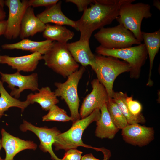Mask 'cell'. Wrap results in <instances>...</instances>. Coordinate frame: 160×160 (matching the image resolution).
Returning a JSON list of instances; mask_svg holds the SVG:
<instances>
[{
	"instance_id": "obj_1",
	"label": "cell",
	"mask_w": 160,
	"mask_h": 160,
	"mask_svg": "<svg viewBox=\"0 0 160 160\" xmlns=\"http://www.w3.org/2000/svg\"><path fill=\"white\" fill-rule=\"evenodd\" d=\"M127 0H94L90 6L76 21L80 39L89 41L95 31L111 24L119 16L121 5Z\"/></svg>"
},
{
	"instance_id": "obj_2",
	"label": "cell",
	"mask_w": 160,
	"mask_h": 160,
	"mask_svg": "<svg viewBox=\"0 0 160 160\" xmlns=\"http://www.w3.org/2000/svg\"><path fill=\"white\" fill-rule=\"evenodd\" d=\"M135 0H127L120 6L119 16L116 19L119 23L130 31L136 39L142 42L143 39L141 31L142 21L144 18H151V6L142 2L133 3Z\"/></svg>"
},
{
	"instance_id": "obj_3",
	"label": "cell",
	"mask_w": 160,
	"mask_h": 160,
	"mask_svg": "<svg viewBox=\"0 0 160 160\" xmlns=\"http://www.w3.org/2000/svg\"><path fill=\"white\" fill-rule=\"evenodd\" d=\"M100 109H96L87 117L79 119L73 124L66 131L59 134L56 137L53 145L55 150L63 149L66 151L72 148H76L79 146L92 148L100 151L103 153L105 149L93 148L83 143L82 136L84 131L92 122L96 121L100 118Z\"/></svg>"
},
{
	"instance_id": "obj_4",
	"label": "cell",
	"mask_w": 160,
	"mask_h": 160,
	"mask_svg": "<svg viewBox=\"0 0 160 160\" xmlns=\"http://www.w3.org/2000/svg\"><path fill=\"white\" fill-rule=\"evenodd\" d=\"M95 64L92 69L97 79L105 87L108 96L112 98L114 81L120 74L129 72V64L124 61L110 56L95 55Z\"/></svg>"
},
{
	"instance_id": "obj_5",
	"label": "cell",
	"mask_w": 160,
	"mask_h": 160,
	"mask_svg": "<svg viewBox=\"0 0 160 160\" xmlns=\"http://www.w3.org/2000/svg\"><path fill=\"white\" fill-rule=\"evenodd\" d=\"M95 52L98 55L121 59L128 63L131 68L129 72L131 79H137L140 76L141 69L148 57L145 44L118 49H109L101 46L97 47Z\"/></svg>"
},
{
	"instance_id": "obj_6",
	"label": "cell",
	"mask_w": 160,
	"mask_h": 160,
	"mask_svg": "<svg viewBox=\"0 0 160 160\" xmlns=\"http://www.w3.org/2000/svg\"><path fill=\"white\" fill-rule=\"evenodd\" d=\"M66 44L53 41L49 49L43 56L45 64L65 78L78 70L79 67Z\"/></svg>"
},
{
	"instance_id": "obj_7",
	"label": "cell",
	"mask_w": 160,
	"mask_h": 160,
	"mask_svg": "<svg viewBox=\"0 0 160 160\" xmlns=\"http://www.w3.org/2000/svg\"><path fill=\"white\" fill-rule=\"evenodd\" d=\"M85 71V67L81 66L69 76L65 82H55L54 84L57 87L54 91L55 95L57 97H60L68 105L73 124L80 119L79 112L80 100L77 89L79 82Z\"/></svg>"
},
{
	"instance_id": "obj_8",
	"label": "cell",
	"mask_w": 160,
	"mask_h": 160,
	"mask_svg": "<svg viewBox=\"0 0 160 160\" xmlns=\"http://www.w3.org/2000/svg\"><path fill=\"white\" fill-rule=\"evenodd\" d=\"M100 46L109 49H118L131 47L141 43L133 34L123 25L103 28L94 35Z\"/></svg>"
},
{
	"instance_id": "obj_9",
	"label": "cell",
	"mask_w": 160,
	"mask_h": 160,
	"mask_svg": "<svg viewBox=\"0 0 160 160\" xmlns=\"http://www.w3.org/2000/svg\"><path fill=\"white\" fill-rule=\"evenodd\" d=\"M0 75L2 81L6 83L7 87L11 90L10 94L15 98L18 99L24 90L29 89L34 91L39 89L37 73L25 76L17 71L13 74L4 73L0 71Z\"/></svg>"
},
{
	"instance_id": "obj_10",
	"label": "cell",
	"mask_w": 160,
	"mask_h": 160,
	"mask_svg": "<svg viewBox=\"0 0 160 160\" xmlns=\"http://www.w3.org/2000/svg\"><path fill=\"white\" fill-rule=\"evenodd\" d=\"M5 5L8 8L9 15L4 36L8 39H14L19 36L23 17L26 9L29 7V0H6Z\"/></svg>"
},
{
	"instance_id": "obj_11",
	"label": "cell",
	"mask_w": 160,
	"mask_h": 160,
	"mask_svg": "<svg viewBox=\"0 0 160 160\" xmlns=\"http://www.w3.org/2000/svg\"><path fill=\"white\" fill-rule=\"evenodd\" d=\"M91 85L92 90L84 98L80 110L81 119L87 117L96 109L100 110L110 98L105 87L97 79H93Z\"/></svg>"
},
{
	"instance_id": "obj_12",
	"label": "cell",
	"mask_w": 160,
	"mask_h": 160,
	"mask_svg": "<svg viewBox=\"0 0 160 160\" xmlns=\"http://www.w3.org/2000/svg\"><path fill=\"white\" fill-rule=\"evenodd\" d=\"M20 129L23 132L29 131L34 133L40 140L39 147L40 149L43 152H48L52 159L61 160L55 155L52 148L56 137L61 133L56 127H39L23 120V123L20 126Z\"/></svg>"
},
{
	"instance_id": "obj_13",
	"label": "cell",
	"mask_w": 160,
	"mask_h": 160,
	"mask_svg": "<svg viewBox=\"0 0 160 160\" xmlns=\"http://www.w3.org/2000/svg\"><path fill=\"white\" fill-rule=\"evenodd\" d=\"M154 133L153 127L139 124H128L121 131V135L125 142L140 147L146 146L153 141Z\"/></svg>"
},
{
	"instance_id": "obj_14",
	"label": "cell",
	"mask_w": 160,
	"mask_h": 160,
	"mask_svg": "<svg viewBox=\"0 0 160 160\" xmlns=\"http://www.w3.org/2000/svg\"><path fill=\"white\" fill-rule=\"evenodd\" d=\"M1 134L2 146L6 153L4 160H14L15 156L20 151L26 149L35 150L37 148V144L33 141L25 140L13 136L3 128Z\"/></svg>"
},
{
	"instance_id": "obj_15",
	"label": "cell",
	"mask_w": 160,
	"mask_h": 160,
	"mask_svg": "<svg viewBox=\"0 0 160 160\" xmlns=\"http://www.w3.org/2000/svg\"><path fill=\"white\" fill-rule=\"evenodd\" d=\"M42 59L43 56L38 52L16 57L0 55V64H7L19 72H31L36 69L39 60Z\"/></svg>"
},
{
	"instance_id": "obj_16",
	"label": "cell",
	"mask_w": 160,
	"mask_h": 160,
	"mask_svg": "<svg viewBox=\"0 0 160 160\" xmlns=\"http://www.w3.org/2000/svg\"><path fill=\"white\" fill-rule=\"evenodd\" d=\"M67 47L75 60L85 67L90 65L92 69L95 65V55L90 47L89 41L79 39L78 41L67 43Z\"/></svg>"
},
{
	"instance_id": "obj_17",
	"label": "cell",
	"mask_w": 160,
	"mask_h": 160,
	"mask_svg": "<svg viewBox=\"0 0 160 160\" xmlns=\"http://www.w3.org/2000/svg\"><path fill=\"white\" fill-rule=\"evenodd\" d=\"M45 27L46 24L35 15L33 8L29 6L23 17L19 36L22 40L32 37L38 33L43 32Z\"/></svg>"
},
{
	"instance_id": "obj_18",
	"label": "cell",
	"mask_w": 160,
	"mask_h": 160,
	"mask_svg": "<svg viewBox=\"0 0 160 160\" xmlns=\"http://www.w3.org/2000/svg\"><path fill=\"white\" fill-rule=\"evenodd\" d=\"M36 16L45 24L52 23L61 25H66L77 30L76 21L70 19L63 12L61 1L47 7L44 11L38 14Z\"/></svg>"
},
{
	"instance_id": "obj_19",
	"label": "cell",
	"mask_w": 160,
	"mask_h": 160,
	"mask_svg": "<svg viewBox=\"0 0 160 160\" xmlns=\"http://www.w3.org/2000/svg\"><path fill=\"white\" fill-rule=\"evenodd\" d=\"M100 116L96 121L95 136L100 138H113L119 131L113 123L107 108L106 103L100 108Z\"/></svg>"
},
{
	"instance_id": "obj_20",
	"label": "cell",
	"mask_w": 160,
	"mask_h": 160,
	"mask_svg": "<svg viewBox=\"0 0 160 160\" xmlns=\"http://www.w3.org/2000/svg\"><path fill=\"white\" fill-rule=\"evenodd\" d=\"M142 34L149 60L148 78L146 85L151 87L153 83L151 79L153 62L160 47V29L151 33L142 31Z\"/></svg>"
},
{
	"instance_id": "obj_21",
	"label": "cell",
	"mask_w": 160,
	"mask_h": 160,
	"mask_svg": "<svg viewBox=\"0 0 160 160\" xmlns=\"http://www.w3.org/2000/svg\"><path fill=\"white\" fill-rule=\"evenodd\" d=\"M52 42L53 41L47 39L42 41H35L25 39L17 43L3 44L1 47L4 49H20L32 53L38 52L42 55H44L48 51Z\"/></svg>"
},
{
	"instance_id": "obj_22",
	"label": "cell",
	"mask_w": 160,
	"mask_h": 160,
	"mask_svg": "<svg viewBox=\"0 0 160 160\" xmlns=\"http://www.w3.org/2000/svg\"><path fill=\"white\" fill-rule=\"evenodd\" d=\"M38 91V92L31 93L27 95L26 100L31 104L37 103L43 110L47 111L59 103L55 92L52 91L49 87H42Z\"/></svg>"
},
{
	"instance_id": "obj_23",
	"label": "cell",
	"mask_w": 160,
	"mask_h": 160,
	"mask_svg": "<svg viewBox=\"0 0 160 160\" xmlns=\"http://www.w3.org/2000/svg\"><path fill=\"white\" fill-rule=\"evenodd\" d=\"M42 35L47 40L66 44L73 37L74 33L65 26L48 23L46 24Z\"/></svg>"
},
{
	"instance_id": "obj_24",
	"label": "cell",
	"mask_w": 160,
	"mask_h": 160,
	"mask_svg": "<svg viewBox=\"0 0 160 160\" xmlns=\"http://www.w3.org/2000/svg\"><path fill=\"white\" fill-rule=\"evenodd\" d=\"M3 83L0 79V119L10 108L17 107L23 112L31 104L28 100L22 101L12 96L5 89Z\"/></svg>"
},
{
	"instance_id": "obj_25",
	"label": "cell",
	"mask_w": 160,
	"mask_h": 160,
	"mask_svg": "<svg viewBox=\"0 0 160 160\" xmlns=\"http://www.w3.org/2000/svg\"><path fill=\"white\" fill-rule=\"evenodd\" d=\"M127 95L126 93L121 92L114 91L112 96L119 106L121 110L126 119L128 124L144 123L146 120L142 114L135 116L129 111L125 103V99Z\"/></svg>"
},
{
	"instance_id": "obj_26",
	"label": "cell",
	"mask_w": 160,
	"mask_h": 160,
	"mask_svg": "<svg viewBox=\"0 0 160 160\" xmlns=\"http://www.w3.org/2000/svg\"><path fill=\"white\" fill-rule=\"evenodd\" d=\"M106 105L111 118L116 127L119 130L125 127L128 124L127 120L114 99L109 98Z\"/></svg>"
},
{
	"instance_id": "obj_27",
	"label": "cell",
	"mask_w": 160,
	"mask_h": 160,
	"mask_svg": "<svg viewBox=\"0 0 160 160\" xmlns=\"http://www.w3.org/2000/svg\"><path fill=\"white\" fill-rule=\"evenodd\" d=\"M43 121H54L67 122L72 121L71 116L68 115L65 110L56 105H53L49 110L48 113L42 117Z\"/></svg>"
},
{
	"instance_id": "obj_28",
	"label": "cell",
	"mask_w": 160,
	"mask_h": 160,
	"mask_svg": "<svg viewBox=\"0 0 160 160\" xmlns=\"http://www.w3.org/2000/svg\"><path fill=\"white\" fill-rule=\"evenodd\" d=\"M125 103L130 112L133 115L137 116L141 114L142 107L138 101L134 100L132 96L127 95L125 99Z\"/></svg>"
},
{
	"instance_id": "obj_29",
	"label": "cell",
	"mask_w": 160,
	"mask_h": 160,
	"mask_svg": "<svg viewBox=\"0 0 160 160\" xmlns=\"http://www.w3.org/2000/svg\"><path fill=\"white\" fill-rule=\"evenodd\" d=\"M61 160H81L83 152L76 148H72L66 151Z\"/></svg>"
},
{
	"instance_id": "obj_30",
	"label": "cell",
	"mask_w": 160,
	"mask_h": 160,
	"mask_svg": "<svg viewBox=\"0 0 160 160\" xmlns=\"http://www.w3.org/2000/svg\"><path fill=\"white\" fill-rule=\"evenodd\" d=\"M58 0H30L29 6L37 7L40 6L48 7L56 4Z\"/></svg>"
},
{
	"instance_id": "obj_31",
	"label": "cell",
	"mask_w": 160,
	"mask_h": 160,
	"mask_svg": "<svg viewBox=\"0 0 160 160\" xmlns=\"http://www.w3.org/2000/svg\"><path fill=\"white\" fill-rule=\"evenodd\" d=\"M94 0H66L67 2H71L75 4L79 12H84L88 6L93 3Z\"/></svg>"
},
{
	"instance_id": "obj_32",
	"label": "cell",
	"mask_w": 160,
	"mask_h": 160,
	"mask_svg": "<svg viewBox=\"0 0 160 160\" xmlns=\"http://www.w3.org/2000/svg\"><path fill=\"white\" fill-rule=\"evenodd\" d=\"M7 25V20L0 21V36L4 35L6 31Z\"/></svg>"
},
{
	"instance_id": "obj_33",
	"label": "cell",
	"mask_w": 160,
	"mask_h": 160,
	"mask_svg": "<svg viewBox=\"0 0 160 160\" xmlns=\"http://www.w3.org/2000/svg\"><path fill=\"white\" fill-rule=\"evenodd\" d=\"M81 160H108L106 159L100 160L95 158L92 153L86 154L82 156Z\"/></svg>"
},
{
	"instance_id": "obj_34",
	"label": "cell",
	"mask_w": 160,
	"mask_h": 160,
	"mask_svg": "<svg viewBox=\"0 0 160 160\" xmlns=\"http://www.w3.org/2000/svg\"><path fill=\"white\" fill-rule=\"evenodd\" d=\"M4 7L0 5V21L4 20L6 13L4 10Z\"/></svg>"
},
{
	"instance_id": "obj_35",
	"label": "cell",
	"mask_w": 160,
	"mask_h": 160,
	"mask_svg": "<svg viewBox=\"0 0 160 160\" xmlns=\"http://www.w3.org/2000/svg\"><path fill=\"white\" fill-rule=\"evenodd\" d=\"M153 5L158 9L160 10V1L158 0H154L153 1Z\"/></svg>"
},
{
	"instance_id": "obj_36",
	"label": "cell",
	"mask_w": 160,
	"mask_h": 160,
	"mask_svg": "<svg viewBox=\"0 0 160 160\" xmlns=\"http://www.w3.org/2000/svg\"><path fill=\"white\" fill-rule=\"evenodd\" d=\"M0 5L4 7L5 5V0H0Z\"/></svg>"
},
{
	"instance_id": "obj_37",
	"label": "cell",
	"mask_w": 160,
	"mask_h": 160,
	"mask_svg": "<svg viewBox=\"0 0 160 160\" xmlns=\"http://www.w3.org/2000/svg\"><path fill=\"white\" fill-rule=\"evenodd\" d=\"M2 146L1 144V139L0 138V151L2 148ZM0 160H4V159H2L0 156Z\"/></svg>"
},
{
	"instance_id": "obj_38",
	"label": "cell",
	"mask_w": 160,
	"mask_h": 160,
	"mask_svg": "<svg viewBox=\"0 0 160 160\" xmlns=\"http://www.w3.org/2000/svg\"></svg>"
}]
</instances>
